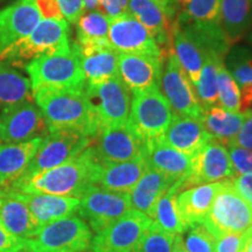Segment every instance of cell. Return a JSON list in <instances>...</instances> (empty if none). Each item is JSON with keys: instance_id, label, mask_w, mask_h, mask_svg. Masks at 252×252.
I'll use <instances>...</instances> for the list:
<instances>
[{"instance_id": "cell-35", "label": "cell", "mask_w": 252, "mask_h": 252, "mask_svg": "<svg viewBox=\"0 0 252 252\" xmlns=\"http://www.w3.org/2000/svg\"><path fill=\"white\" fill-rule=\"evenodd\" d=\"M77 43H98L110 45L108 35L110 19L99 11L82 15L77 21Z\"/></svg>"}, {"instance_id": "cell-54", "label": "cell", "mask_w": 252, "mask_h": 252, "mask_svg": "<svg viewBox=\"0 0 252 252\" xmlns=\"http://www.w3.org/2000/svg\"><path fill=\"white\" fill-rule=\"evenodd\" d=\"M251 84H252V72H251Z\"/></svg>"}, {"instance_id": "cell-23", "label": "cell", "mask_w": 252, "mask_h": 252, "mask_svg": "<svg viewBox=\"0 0 252 252\" xmlns=\"http://www.w3.org/2000/svg\"><path fill=\"white\" fill-rule=\"evenodd\" d=\"M77 43V42H76ZM81 65L88 84L98 83L118 75V54L111 45L77 43Z\"/></svg>"}, {"instance_id": "cell-42", "label": "cell", "mask_w": 252, "mask_h": 252, "mask_svg": "<svg viewBox=\"0 0 252 252\" xmlns=\"http://www.w3.org/2000/svg\"><path fill=\"white\" fill-rule=\"evenodd\" d=\"M61 9L63 18L70 24H77L83 15L84 5L83 0H56Z\"/></svg>"}, {"instance_id": "cell-24", "label": "cell", "mask_w": 252, "mask_h": 252, "mask_svg": "<svg viewBox=\"0 0 252 252\" xmlns=\"http://www.w3.org/2000/svg\"><path fill=\"white\" fill-rule=\"evenodd\" d=\"M13 190L15 195L27 204L41 226L53 220L74 215L80 207V198L42 193H23L15 189Z\"/></svg>"}, {"instance_id": "cell-44", "label": "cell", "mask_w": 252, "mask_h": 252, "mask_svg": "<svg viewBox=\"0 0 252 252\" xmlns=\"http://www.w3.org/2000/svg\"><path fill=\"white\" fill-rule=\"evenodd\" d=\"M130 0H99V8L110 20L127 12Z\"/></svg>"}, {"instance_id": "cell-48", "label": "cell", "mask_w": 252, "mask_h": 252, "mask_svg": "<svg viewBox=\"0 0 252 252\" xmlns=\"http://www.w3.org/2000/svg\"><path fill=\"white\" fill-rule=\"evenodd\" d=\"M241 252H252V226L243 232Z\"/></svg>"}, {"instance_id": "cell-9", "label": "cell", "mask_w": 252, "mask_h": 252, "mask_svg": "<svg viewBox=\"0 0 252 252\" xmlns=\"http://www.w3.org/2000/svg\"><path fill=\"white\" fill-rule=\"evenodd\" d=\"M131 91L116 76L86 84V94L103 127L126 125L131 109Z\"/></svg>"}, {"instance_id": "cell-41", "label": "cell", "mask_w": 252, "mask_h": 252, "mask_svg": "<svg viewBox=\"0 0 252 252\" xmlns=\"http://www.w3.org/2000/svg\"><path fill=\"white\" fill-rule=\"evenodd\" d=\"M244 113L243 124L237 135L230 141L229 147H242L252 151V109Z\"/></svg>"}, {"instance_id": "cell-46", "label": "cell", "mask_w": 252, "mask_h": 252, "mask_svg": "<svg viewBox=\"0 0 252 252\" xmlns=\"http://www.w3.org/2000/svg\"><path fill=\"white\" fill-rule=\"evenodd\" d=\"M231 181L237 193L244 198L245 202L252 209V174L238 175L237 178Z\"/></svg>"}, {"instance_id": "cell-33", "label": "cell", "mask_w": 252, "mask_h": 252, "mask_svg": "<svg viewBox=\"0 0 252 252\" xmlns=\"http://www.w3.org/2000/svg\"><path fill=\"white\" fill-rule=\"evenodd\" d=\"M184 180V179H182ZM182 180L176 181L171 188L167 189L165 194L160 197L156 207V214L152 222L171 235H180L187 228L182 222L180 214L176 207V196L181 193Z\"/></svg>"}, {"instance_id": "cell-40", "label": "cell", "mask_w": 252, "mask_h": 252, "mask_svg": "<svg viewBox=\"0 0 252 252\" xmlns=\"http://www.w3.org/2000/svg\"><path fill=\"white\" fill-rule=\"evenodd\" d=\"M230 159L235 175L252 174V151L242 147H230ZM236 178V176H235Z\"/></svg>"}, {"instance_id": "cell-53", "label": "cell", "mask_w": 252, "mask_h": 252, "mask_svg": "<svg viewBox=\"0 0 252 252\" xmlns=\"http://www.w3.org/2000/svg\"><path fill=\"white\" fill-rule=\"evenodd\" d=\"M249 39H250V42L252 43V32H251V34H250V36H249Z\"/></svg>"}, {"instance_id": "cell-55", "label": "cell", "mask_w": 252, "mask_h": 252, "mask_svg": "<svg viewBox=\"0 0 252 252\" xmlns=\"http://www.w3.org/2000/svg\"><path fill=\"white\" fill-rule=\"evenodd\" d=\"M1 1H4V0H0V2H1Z\"/></svg>"}, {"instance_id": "cell-30", "label": "cell", "mask_w": 252, "mask_h": 252, "mask_svg": "<svg viewBox=\"0 0 252 252\" xmlns=\"http://www.w3.org/2000/svg\"><path fill=\"white\" fill-rule=\"evenodd\" d=\"M244 113L232 112L220 106L203 109L201 122L214 139L229 145L241 130Z\"/></svg>"}, {"instance_id": "cell-3", "label": "cell", "mask_w": 252, "mask_h": 252, "mask_svg": "<svg viewBox=\"0 0 252 252\" xmlns=\"http://www.w3.org/2000/svg\"><path fill=\"white\" fill-rule=\"evenodd\" d=\"M25 68L30 76L32 91L40 88L86 89L87 81L76 41L68 48L32 60Z\"/></svg>"}, {"instance_id": "cell-10", "label": "cell", "mask_w": 252, "mask_h": 252, "mask_svg": "<svg viewBox=\"0 0 252 252\" xmlns=\"http://www.w3.org/2000/svg\"><path fill=\"white\" fill-rule=\"evenodd\" d=\"M48 133L46 119L33 100L13 104L0 112V141L2 143H25L43 138Z\"/></svg>"}, {"instance_id": "cell-4", "label": "cell", "mask_w": 252, "mask_h": 252, "mask_svg": "<svg viewBox=\"0 0 252 252\" xmlns=\"http://www.w3.org/2000/svg\"><path fill=\"white\" fill-rule=\"evenodd\" d=\"M69 25L64 19H43L30 35L18 40L0 53V61L12 67H26L32 60L53 54L70 46Z\"/></svg>"}, {"instance_id": "cell-49", "label": "cell", "mask_w": 252, "mask_h": 252, "mask_svg": "<svg viewBox=\"0 0 252 252\" xmlns=\"http://www.w3.org/2000/svg\"><path fill=\"white\" fill-rule=\"evenodd\" d=\"M172 252H188L186 250L184 242H182V237L181 234L180 235H175L174 237V242H173V249Z\"/></svg>"}, {"instance_id": "cell-13", "label": "cell", "mask_w": 252, "mask_h": 252, "mask_svg": "<svg viewBox=\"0 0 252 252\" xmlns=\"http://www.w3.org/2000/svg\"><path fill=\"white\" fill-rule=\"evenodd\" d=\"M160 87L162 94L175 115L201 118L203 112L202 106L193 89V84L189 81L188 75L181 67L173 50L167 56Z\"/></svg>"}, {"instance_id": "cell-47", "label": "cell", "mask_w": 252, "mask_h": 252, "mask_svg": "<svg viewBox=\"0 0 252 252\" xmlns=\"http://www.w3.org/2000/svg\"><path fill=\"white\" fill-rule=\"evenodd\" d=\"M41 17L45 19H63L56 0H35Z\"/></svg>"}, {"instance_id": "cell-20", "label": "cell", "mask_w": 252, "mask_h": 252, "mask_svg": "<svg viewBox=\"0 0 252 252\" xmlns=\"http://www.w3.org/2000/svg\"><path fill=\"white\" fill-rule=\"evenodd\" d=\"M144 158L149 168L161 172L176 181L187 178L191 171V157L172 147L162 137L146 140Z\"/></svg>"}, {"instance_id": "cell-52", "label": "cell", "mask_w": 252, "mask_h": 252, "mask_svg": "<svg viewBox=\"0 0 252 252\" xmlns=\"http://www.w3.org/2000/svg\"><path fill=\"white\" fill-rule=\"evenodd\" d=\"M17 252H28V251L25 250V249H21V250H19V251H17Z\"/></svg>"}, {"instance_id": "cell-11", "label": "cell", "mask_w": 252, "mask_h": 252, "mask_svg": "<svg viewBox=\"0 0 252 252\" xmlns=\"http://www.w3.org/2000/svg\"><path fill=\"white\" fill-rule=\"evenodd\" d=\"M132 209L128 191H113L93 187L80 198L78 216L91 231L98 232Z\"/></svg>"}, {"instance_id": "cell-26", "label": "cell", "mask_w": 252, "mask_h": 252, "mask_svg": "<svg viewBox=\"0 0 252 252\" xmlns=\"http://www.w3.org/2000/svg\"><path fill=\"white\" fill-rule=\"evenodd\" d=\"M220 187L222 181L195 186L178 194L176 207L187 230L203 222Z\"/></svg>"}, {"instance_id": "cell-38", "label": "cell", "mask_w": 252, "mask_h": 252, "mask_svg": "<svg viewBox=\"0 0 252 252\" xmlns=\"http://www.w3.org/2000/svg\"><path fill=\"white\" fill-rule=\"evenodd\" d=\"M187 234H181L182 242L188 252H214L216 237L204 226L198 223L189 228Z\"/></svg>"}, {"instance_id": "cell-8", "label": "cell", "mask_w": 252, "mask_h": 252, "mask_svg": "<svg viewBox=\"0 0 252 252\" xmlns=\"http://www.w3.org/2000/svg\"><path fill=\"white\" fill-rule=\"evenodd\" d=\"M91 137L72 130H54L43 137L35 156L17 180H25L37 173L48 171L74 159L91 146ZM15 180V181H17Z\"/></svg>"}, {"instance_id": "cell-51", "label": "cell", "mask_w": 252, "mask_h": 252, "mask_svg": "<svg viewBox=\"0 0 252 252\" xmlns=\"http://www.w3.org/2000/svg\"><path fill=\"white\" fill-rule=\"evenodd\" d=\"M80 252H93L90 250V249H87V250H83V251H80Z\"/></svg>"}, {"instance_id": "cell-1", "label": "cell", "mask_w": 252, "mask_h": 252, "mask_svg": "<svg viewBox=\"0 0 252 252\" xmlns=\"http://www.w3.org/2000/svg\"><path fill=\"white\" fill-rule=\"evenodd\" d=\"M100 162L93 145L75 157L48 171L14 181L9 187L23 193H42L81 198L88 190L96 187Z\"/></svg>"}, {"instance_id": "cell-27", "label": "cell", "mask_w": 252, "mask_h": 252, "mask_svg": "<svg viewBox=\"0 0 252 252\" xmlns=\"http://www.w3.org/2000/svg\"><path fill=\"white\" fill-rule=\"evenodd\" d=\"M144 154L123 162H100L96 187L113 191H130L146 171Z\"/></svg>"}, {"instance_id": "cell-16", "label": "cell", "mask_w": 252, "mask_h": 252, "mask_svg": "<svg viewBox=\"0 0 252 252\" xmlns=\"http://www.w3.org/2000/svg\"><path fill=\"white\" fill-rule=\"evenodd\" d=\"M146 141L127 125L103 127L94 139L93 147L99 162H123L143 156Z\"/></svg>"}, {"instance_id": "cell-6", "label": "cell", "mask_w": 252, "mask_h": 252, "mask_svg": "<svg viewBox=\"0 0 252 252\" xmlns=\"http://www.w3.org/2000/svg\"><path fill=\"white\" fill-rule=\"evenodd\" d=\"M173 119V111L159 88L135 91L126 125L145 141L161 137Z\"/></svg>"}, {"instance_id": "cell-29", "label": "cell", "mask_w": 252, "mask_h": 252, "mask_svg": "<svg viewBox=\"0 0 252 252\" xmlns=\"http://www.w3.org/2000/svg\"><path fill=\"white\" fill-rule=\"evenodd\" d=\"M172 37L173 53L175 54L178 61L180 62L186 74L188 75L190 83L195 87L203 68L206 52L188 32L179 26L176 21L173 25Z\"/></svg>"}, {"instance_id": "cell-7", "label": "cell", "mask_w": 252, "mask_h": 252, "mask_svg": "<svg viewBox=\"0 0 252 252\" xmlns=\"http://www.w3.org/2000/svg\"><path fill=\"white\" fill-rule=\"evenodd\" d=\"M202 224L216 238L230 232H244L252 226L251 207L237 193L231 179L222 181Z\"/></svg>"}, {"instance_id": "cell-37", "label": "cell", "mask_w": 252, "mask_h": 252, "mask_svg": "<svg viewBox=\"0 0 252 252\" xmlns=\"http://www.w3.org/2000/svg\"><path fill=\"white\" fill-rule=\"evenodd\" d=\"M174 237L152 222L130 252H172Z\"/></svg>"}, {"instance_id": "cell-21", "label": "cell", "mask_w": 252, "mask_h": 252, "mask_svg": "<svg viewBox=\"0 0 252 252\" xmlns=\"http://www.w3.org/2000/svg\"><path fill=\"white\" fill-rule=\"evenodd\" d=\"M0 223L23 241L33 237L41 228L27 204L11 188H0Z\"/></svg>"}, {"instance_id": "cell-32", "label": "cell", "mask_w": 252, "mask_h": 252, "mask_svg": "<svg viewBox=\"0 0 252 252\" xmlns=\"http://www.w3.org/2000/svg\"><path fill=\"white\" fill-rule=\"evenodd\" d=\"M25 100H34L30 78L7 63L0 62V112Z\"/></svg>"}, {"instance_id": "cell-50", "label": "cell", "mask_w": 252, "mask_h": 252, "mask_svg": "<svg viewBox=\"0 0 252 252\" xmlns=\"http://www.w3.org/2000/svg\"><path fill=\"white\" fill-rule=\"evenodd\" d=\"M158 1H160V2H162V4H165V5H168V6H172V1H171V0H158Z\"/></svg>"}, {"instance_id": "cell-18", "label": "cell", "mask_w": 252, "mask_h": 252, "mask_svg": "<svg viewBox=\"0 0 252 252\" xmlns=\"http://www.w3.org/2000/svg\"><path fill=\"white\" fill-rule=\"evenodd\" d=\"M40 20L35 0H15L0 9V53L30 35Z\"/></svg>"}, {"instance_id": "cell-12", "label": "cell", "mask_w": 252, "mask_h": 252, "mask_svg": "<svg viewBox=\"0 0 252 252\" xmlns=\"http://www.w3.org/2000/svg\"><path fill=\"white\" fill-rule=\"evenodd\" d=\"M152 220L131 209L121 219L96 232L91 239L93 252H130L149 228Z\"/></svg>"}, {"instance_id": "cell-25", "label": "cell", "mask_w": 252, "mask_h": 252, "mask_svg": "<svg viewBox=\"0 0 252 252\" xmlns=\"http://www.w3.org/2000/svg\"><path fill=\"white\" fill-rule=\"evenodd\" d=\"M175 182L176 180L163 173L147 167L139 181L128 191L132 209L138 210L153 220L158 201Z\"/></svg>"}, {"instance_id": "cell-5", "label": "cell", "mask_w": 252, "mask_h": 252, "mask_svg": "<svg viewBox=\"0 0 252 252\" xmlns=\"http://www.w3.org/2000/svg\"><path fill=\"white\" fill-rule=\"evenodd\" d=\"M93 231L80 216H67L42 225L33 237L24 239L28 252H80L90 248Z\"/></svg>"}, {"instance_id": "cell-19", "label": "cell", "mask_w": 252, "mask_h": 252, "mask_svg": "<svg viewBox=\"0 0 252 252\" xmlns=\"http://www.w3.org/2000/svg\"><path fill=\"white\" fill-rule=\"evenodd\" d=\"M128 12L152 33L162 50L163 58H167L172 50L167 47V42L169 35H172L174 25L171 20L172 6L162 4L158 0H130Z\"/></svg>"}, {"instance_id": "cell-15", "label": "cell", "mask_w": 252, "mask_h": 252, "mask_svg": "<svg viewBox=\"0 0 252 252\" xmlns=\"http://www.w3.org/2000/svg\"><path fill=\"white\" fill-rule=\"evenodd\" d=\"M108 39L118 53L147 54L163 59L162 50L152 33L128 11L110 20Z\"/></svg>"}, {"instance_id": "cell-34", "label": "cell", "mask_w": 252, "mask_h": 252, "mask_svg": "<svg viewBox=\"0 0 252 252\" xmlns=\"http://www.w3.org/2000/svg\"><path fill=\"white\" fill-rule=\"evenodd\" d=\"M224 64V59L216 54H207L200 78L195 86V94L202 109L215 106L217 98V75Z\"/></svg>"}, {"instance_id": "cell-2", "label": "cell", "mask_w": 252, "mask_h": 252, "mask_svg": "<svg viewBox=\"0 0 252 252\" xmlns=\"http://www.w3.org/2000/svg\"><path fill=\"white\" fill-rule=\"evenodd\" d=\"M33 99L42 112L49 131L72 130L94 139L102 130L86 89L40 88L33 91Z\"/></svg>"}, {"instance_id": "cell-39", "label": "cell", "mask_w": 252, "mask_h": 252, "mask_svg": "<svg viewBox=\"0 0 252 252\" xmlns=\"http://www.w3.org/2000/svg\"><path fill=\"white\" fill-rule=\"evenodd\" d=\"M184 9V14L190 20L220 23V0H189Z\"/></svg>"}, {"instance_id": "cell-22", "label": "cell", "mask_w": 252, "mask_h": 252, "mask_svg": "<svg viewBox=\"0 0 252 252\" xmlns=\"http://www.w3.org/2000/svg\"><path fill=\"white\" fill-rule=\"evenodd\" d=\"M162 139L180 152L193 157L214 138L208 133L201 118L173 115V119L162 135Z\"/></svg>"}, {"instance_id": "cell-17", "label": "cell", "mask_w": 252, "mask_h": 252, "mask_svg": "<svg viewBox=\"0 0 252 252\" xmlns=\"http://www.w3.org/2000/svg\"><path fill=\"white\" fill-rule=\"evenodd\" d=\"M163 59L147 54L119 53L118 75L131 93L160 88Z\"/></svg>"}, {"instance_id": "cell-31", "label": "cell", "mask_w": 252, "mask_h": 252, "mask_svg": "<svg viewBox=\"0 0 252 252\" xmlns=\"http://www.w3.org/2000/svg\"><path fill=\"white\" fill-rule=\"evenodd\" d=\"M220 23L235 45L252 26V0H220Z\"/></svg>"}, {"instance_id": "cell-28", "label": "cell", "mask_w": 252, "mask_h": 252, "mask_svg": "<svg viewBox=\"0 0 252 252\" xmlns=\"http://www.w3.org/2000/svg\"><path fill=\"white\" fill-rule=\"evenodd\" d=\"M43 138L19 144H0V188H7L20 178L35 156Z\"/></svg>"}, {"instance_id": "cell-43", "label": "cell", "mask_w": 252, "mask_h": 252, "mask_svg": "<svg viewBox=\"0 0 252 252\" xmlns=\"http://www.w3.org/2000/svg\"><path fill=\"white\" fill-rule=\"evenodd\" d=\"M243 232H230L216 238L214 252H241Z\"/></svg>"}, {"instance_id": "cell-14", "label": "cell", "mask_w": 252, "mask_h": 252, "mask_svg": "<svg viewBox=\"0 0 252 252\" xmlns=\"http://www.w3.org/2000/svg\"><path fill=\"white\" fill-rule=\"evenodd\" d=\"M235 176L234 167L225 145L212 139L191 157V171L187 178L182 180L181 191L195 186L212 184Z\"/></svg>"}, {"instance_id": "cell-36", "label": "cell", "mask_w": 252, "mask_h": 252, "mask_svg": "<svg viewBox=\"0 0 252 252\" xmlns=\"http://www.w3.org/2000/svg\"><path fill=\"white\" fill-rule=\"evenodd\" d=\"M217 98L220 108L232 112L241 111V90L224 64L217 75Z\"/></svg>"}, {"instance_id": "cell-45", "label": "cell", "mask_w": 252, "mask_h": 252, "mask_svg": "<svg viewBox=\"0 0 252 252\" xmlns=\"http://www.w3.org/2000/svg\"><path fill=\"white\" fill-rule=\"evenodd\" d=\"M21 249H24L23 239H19L9 234L0 223V252H17Z\"/></svg>"}]
</instances>
